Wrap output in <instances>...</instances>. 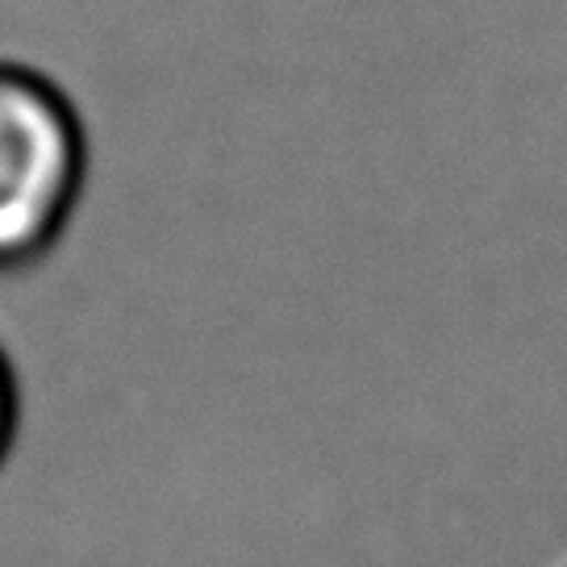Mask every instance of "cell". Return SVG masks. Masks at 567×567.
<instances>
[{"label": "cell", "instance_id": "6da1fadb", "mask_svg": "<svg viewBox=\"0 0 567 567\" xmlns=\"http://www.w3.org/2000/svg\"><path fill=\"white\" fill-rule=\"evenodd\" d=\"M89 179V134L47 71L0 59V267L38 264Z\"/></svg>", "mask_w": 567, "mask_h": 567}, {"label": "cell", "instance_id": "7a4b0ae2", "mask_svg": "<svg viewBox=\"0 0 567 567\" xmlns=\"http://www.w3.org/2000/svg\"><path fill=\"white\" fill-rule=\"evenodd\" d=\"M18 422H21L18 375H13V363H9V354L0 351V463L9 460V451H13V439H18Z\"/></svg>", "mask_w": 567, "mask_h": 567}]
</instances>
